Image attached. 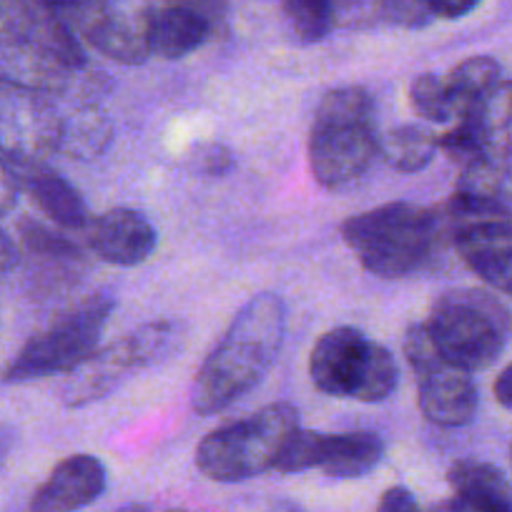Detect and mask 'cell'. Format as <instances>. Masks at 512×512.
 Listing matches in <instances>:
<instances>
[{
    "label": "cell",
    "mask_w": 512,
    "mask_h": 512,
    "mask_svg": "<svg viewBox=\"0 0 512 512\" xmlns=\"http://www.w3.org/2000/svg\"><path fill=\"white\" fill-rule=\"evenodd\" d=\"M209 31V21L199 11L186 6H169L149 13L146 43L154 56L179 61L204 46Z\"/></svg>",
    "instance_id": "15"
},
{
    "label": "cell",
    "mask_w": 512,
    "mask_h": 512,
    "mask_svg": "<svg viewBox=\"0 0 512 512\" xmlns=\"http://www.w3.org/2000/svg\"><path fill=\"white\" fill-rule=\"evenodd\" d=\"M18 259H21V254H18V246L13 244V239L6 234V231L0 229V274H6V272H11V269H16Z\"/></svg>",
    "instance_id": "32"
},
{
    "label": "cell",
    "mask_w": 512,
    "mask_h": 512,
    "mask_svg": "<svg viewBox=\"0 0 512 512\" xmlns=\"http://www.w3.org/2000/svg\"><path fill=\"white\" fill-rule=\"evenodd\" d=\"M492 395H495L497 405L505 407L507 412H512V362L497 374L495 384H492Z\"/></svg>",
    "instance_id": "31"
},
{
    "label": "cell",
    "mask_w": 512,
    "mask_h": 512,
    "mask_svg": "<svg viewBox=\"0 0 512 512\" xmlns=\"http://www.w3.org/2000/svg\"><path fill=\"white\" fill-rule=\"evenodd\" d=\"M18 199V179L6 159H0V214L13 209Z\"/></svg>",
    "instance_id": "29"
},
{
    "label": "cell",
    "mask_w": 512,
    "mask_h": 512,
    "mask_svg": "<svg viewBox=\"0 0 512 512\" xmlns=\"http://www.w3.org/2000/svg\"><path fill=\"white\" fill-rule=\"evenodd\" d=\"M294 33L304 43H317L332 31L334 0H282Z\"/></svg>",
    "instance_id": "23"
},
{
    "label": "cell",
    "mask_w": 512,
    "mask_h": 512,
    "mask_svg": "<svg viewBox=\"0 0 512 512\" xmlns=\"http://www.w3.org/2000/svg\"><path fill=\"white\" fill-rule=\"evenodd\" d=\"M445 229V211L392 201L349 216L342 224V239L364 272L382 279H405L432 262Z\"/></svg>",
    "instance_id": "2"
},
{
    "label": "cell",
    "mask_w": 512,
    "mask_h": 512,
    "mask_svg": "<svg viewBox=\"0 0 512 512\" xmlns=\"http://www.w3.org/2000/svg\"><path fill=\"white\" fill-rule=\"evenodd\" d=\"M23 186L31 194L33 204L63 229H86L91 224L88 206L76 186L63 179L56 171L41 169V166H26Z\"/></svg>",
    "instance_id": "16"
},
{
    "label": "cell",
    "mask_w": 512,
    "mask_h": 512,
    "mask_svg": "<svg viewBox=\"0 0 512 512\" xmlns=\"http://www.w3.org/2000/svg\"><path fill=\"white\" fill-rule=\"evenodd\" d=\"M510 462H512V445H510Z\"/></svg>",
    "instance_id": "38"
},
{
    "label": "cell",
    "mask_w": 512,
    "mask_h": 512,
    "mask_svg": "<svg viewBox=\"0 0 512 512\" xmlns=\"http://www.w3.org/2000/svg\"><path fill=\"white\" fill-rule=\"evenodd\" d=\"M485 131L490 154L510 156L512 151V81H500L475 106Z\"/></svg>",
    "instance_id": "21"
},
{
    "label": "cell",
    "mask_w": 512,
    "mask_h": 512,
    "mask_svg": "<svg viewBox=\"0 0 512 512\" xmlns=\"http://www.w3.org/2000/svg\"><path fill=\"white\" fill-rule=\"evenodd\" d=\"M452 492L462 500L477 502V505L497 507V510H512V485L502 470L490 462L460 460L447 472Z\"/></svg>",
    "instance_id": "18"
},
{
    "label": "cell",
    "mask_w": 512,
    "mask_h": 512,
    "mask_svg": "<svg viewBox=\"0 0 512 512\" xmlns=\"http://www.w3.org/2000/svg\"><path fill=\"white\" fill-rule=\"evenodd\" d=\"M382 16L402 28H425L435 21L427 0H382Z\"/></svg>",
    "instance_id": "25"
},
{
    "label": "cell",
    "mask_w": 512,
    "mask_h": 512,
    "mask_svg": "<svg viewBox=\"0 0 512 512\" xmlns=\"http://www.w3.org/2000/svg\"><path fill=\"white\" fill-rule=\"evenodd\" d=\"M445 83L455 98L457 108H460L462 118L500 83V63L490 56H472L457 68H452Z\"/></svg>",
    "instance_id": "20"
},
{
    "label": "cell",
    "mask_w": 512,
    "mask_h": 512,
    "mask_svg": "<svg viewBox=\"0 0 512 512\" xmlns=\"http://www.w3.org/2000/svg\"><path fill=\"white\" fill-rule=\"evenodd\" d=\"M159 244L154 224L136 209H108L91 224V246L113 267H139Z\"/></svg>",
    "instance_id": "13"
},
{
    "label": "cell",
    "mask_w": 512,
    "mask_h": 512,
    "mask_svg": "<svg viewBox=\"0 0 512 512\" xmlns=\"http://www.w3.org/2000/svg\"><path fill=\"white\" fill-rule=\"evenodd\" d=\"M319 450H322V432L297 427V430L289 435V440L284 442L274 470L282 472V475L314 470V467L319 465Z\"/></svg>",
    "instance_id": "24"
},
{
    "label": "cell",
    "mask_w": 512,
    "mask_h": 512,
    "mask_svg": "<svg viewBox=\"0 0 512 512\" xmlns=\"http://www.w3.org/2000/svg\"><path fill=\"white\" fill-rule=\"evenodd\" d=\"M21 234H23V241H26V246H31V249L38 251V254L68 256V259H71V256H78V249L71 244V241L53 234L51 229L41 226L38 221H23Z\"/></svg>",
    "instance_id": "26"
},
{
    "label": "cell",
    "mask_w": 512,
    "mask_h": 512,
    "mask_svg": "<svg viewBox=\"0 0 512 512\" xmlns=\"http://www.w3.org/2000/svg\"><path fill=\"white\" fill-rule=\"evenodd\" d=\"M482 0H427L432 16L445 18V21H457V18H465L467 13L475 11Z\"/></svg>",
    "instance_id": "28"
},
{
    "label": "cell",
    "mask_w": 512,
    "mask_h": 512,
    "mask_svg": "<svg viewBox=\"0 0 512 512\" xmlns=\"http://www.w3.org/2000/svg\"><path fill=\"white\" fill-rule=\"evenodd\" d=\"M113 299L96 294L71 312L48 324L43 332L33 334L16 357L3 369V379L11 384L33 382L53 374L76 372L83 362L98 352L103 329L113 312Z\"/></svg>",
    "instance_id": "7"
},
{
    "label": "cell",
    "mask_w": 512,
    "mask_h": 512,
    "mask_svg": "<svg viewBox=\"0 0 512 512\" xmlns=\"http://www.w3.org/2000/svg\"><path fill=\"white\" fill-rule=\"evenodd\" d=\"M309 377L324 395L377 405L395 395L400 369L384 344L357 327H334L314 344Z\"/></svg>",
    "instance_id": "5"
},
{
    "label": "cell",
    "mask_w": 512,
    "mask_h": 512,
    "mask_svg": "<svg viewBox=\"0 0 512 512\" xmlns=\"http://www.w3.org/2000/svg\"><path fill=\"white\" fill-rule=\"evenodd\" d=\"M116 512H149V510H146L144 505H126V507H121V510H116Z\"/></svg>",
    "instance_id": "35"
},
{
    "label": "cell",
    "mask_w": 512,
    "mask_h": 512,
    "mask_svg": "<svg viewBox=\"0 0 512 512\" xmlns=\"http://www.w3.org/2000/svg\"><path fill=\"white\" fill-rule=\"evenodd\" d=\"M149 13L126 11L121 6H101L93 13L86 33L98 51L123 63H139L149 56L146 43Z\"/></svg>",
    "instance_id": "14"
},
{
    "label": "cell",
    "mask_w": 512,
    "mask_h": 512,
    "mask_svg": "<svg viewBox=\"0 0 512 512\" xmlns=\"http://www.w3.org/2000/svg\"><path fill=\"white\" fill-rule=\"evenodd\" d=\"M176 339H179V324L161 319V322L144 324L118 342L98 349L88 362H83L73 372L78 377L73 379L66 392L68 405L81 407L106 397L123 374L149 367L156 359L169 354L176 347Z\"/></svg>",
    "instance_id": "8"
},
{
    "label": "cell",
    "mask_w": 512,
    "mask_h": 512,
    "mask_svg": "<svg viewBox=\"0 0 512 512\" xmlns=\"http://www.w3.org/2000/svg\"><path fill=\"white\" fill-rule=\"evenodd\" d=\"M384 442L374 432H344V435H322L319 470L337 480L364 477L382 462Z\"/></svg>",
    "instance_id": "17"
},
{
    "label": "cell",
    "mask_w": 512,
    "mask_h": 512,
    "mask_svg": "<svg viewBox=\"0 0 512 512\" xmlns=\"http://www.w3.org/2000/svg\"><path fill=\"white\" fill-rule=\"evenodd\" d=\"M287 334V304L279 294H254L234 314L194 382V410L216 415L249 395L272 372Z\"/></svg>",
    "instance_id": "1"
},
{
    "label": "cell",
    "mask_w": 512,
    "mask_h": 512,
    "mask_svg": "<svg viewBox=\"0 0 512 512\" xmlns=\"http://www.w3.org/2000/svg\"><path fill=\"white\" fill-rule=\"evenodd\" d=\"M299 427L297 407L274 402L244 420L209 432L196 447V465L214 482H244L274 470L284 442Z\"/></svg>",
    "instance_id": "6"
},
{
    "label": "cell",
    "mask_w": 512,
    "mask_h": 512,
    "mask_svg": "<svg viewBox=\"0 0 512 512\" xmlns=\"http://www.w3.org/2000/svg\"><path fill=\"white\" fill-rule=\"evenodd\" d=\"M61 126L23 86H0V159L31 166L38 154L58 146Z\"/></svg>",
    "instance_id": "9"
},
{
    "label": "cell",
    "mask_w": 512,
    "mask_h": 512,
    "mask_svg": "<svg viewBox=\"0 0 512 512\" xmlns=\"http://www.w3.org/2000/svg\"><path fill=\"white\" fill-rule=\"evenodd\" d=\"M11 445H13V435L6 430V427H0V462L6 460V455H8V450H11Z\"/></svg>",
    "instance_id": "33"
},
{
    "label": "cell",
    "mask_w": 512,
    "mask_h": 512,
    "mask_svg": "<svg viewBox=\"0 0 512 512\" xmlns=\"http://www.w3.org/2000/svg\"><path fill=\"white\" fill-rule=\"evenodd\" d=\"M422 324L440 357L470 374L495 364L512 332L510 312L480 289L445 292Z\"/></svg>",
    "instance_id": "4"
},
{
    "label": "cell",
    "mask_w": 512,
    "mask_h": 512,
    "mask_svg": "<svg viewBox=\"0 0 512 512\" xmlns=\"http://www.w3.org/2000/svg\"><path fill=\"white\" fill-rule=\"evenodd\" d=\"M420 382V410L437 427H465L475 420L480 392L470 372L440 354L415 369Z\"/></svg>",
    "instance_id": "10"
},
{
    "label": "cell",
    "mask_w": 512,
    "mask_h": 512,
    "mask_svg": "<svg viewBox=\"0 0 512 512\" xmlns=\"http://www.w3.org/2000/svg\"><path fill=\"white\" fill-rule=\"evenodd\" d=\"M430 512H512V510H497V507H487V505H477V502L462 500V497L452 495L450 500H442L432 507Z\"/></svg>",
    "instance_id": "30"
},
{
    "label": "cell",
    "mask_w": 512,
    "mask_h": 512,
    "mask_svg": "<svg viewBox=\"0 0 512 512\" xmlns=\"http://www.w3.org/2000/svg\"><path fill=\"white\" fill-rule=\"evenodd\" d=\"M437 136L427 128L407 123L379 136V159L402 174L422 171L437 154Z\"/></svg>",
    "instance_id": "19"
},
{
    "label": "cell",
    "mask_w": 512,
    "mask_h": 512,
    "mask_svg": "<svg viewBox=\"0 0 512 512\" xmlns=\"http://www.w3.org/2000/svg\"><path fill=\"white\" fill-rule=\"evenodd\" d=\"M106 467L93 455H71L33 492L31 512H78L106 492Z\"/></svg>",
    "instance_id": "12"
},
{
    "label": "cell",
    "mask_w": 512,
    "mask_h": 512,
    "mask_svg": "<svg viewBox=\"0 0 512 512\" xmlns=\"http://www.w3.org/2000/svg\"><path fill=\"white\" fill-rule=\"evenodd\" d=\"M41 3L48 8H71V6H81L83 0H41Z\"/></svg>",
    "instance_id": "34"
},
{
    "label": "cell",
    "mask_w": 512,
    "mask_h": 512,
    "mask_svg": "<svg viewBox=\"0 0 512 512\" xmlns=\"http://www.w3.org/2000/svg\"><path fill=\"white\" fill-rule=\"evenodd\" d=\"M269 512H299V510L294 505H279V507H274V510H269Z\"/></svg>",
    "instance_id": "36"
},
{
    "label": "cell",
    "mask_w": 512,
    "mask_h": 512,
    "mask_svg": "<svg viewBox=\"0 0 512 512\" xmlns=\"http://www.w3.org/2000/svg\"><path fill=\"white\" fill-rule=\"evenodd\" d=\"M166 512H189V510H184V507H171V510H166Z\"/></svg>",
    "instance_id": "37"
},
{
    "label": "cell",
    "mask_w": 512,
    "mask_h": 512,
    "mask_svg": "<svg viewBox=\"0 0 512 512\" xmlns=\"http://www.w3.org/2000/svg\"><path fill=\"white\" fill-rule=\"evenodd\" d=\"M374 512H422V510H420V502H417V497L412 495L407 487L395 485L384 492L382 497H379V505Z\"/></svg>",
    "instance_id": "27"
},
{
    "label": "cell",
    "mask_w": 512,
    "mask_h": 512,
    "mask_svg": "<svg viewBox=\"0 0 512 512\" xmlns=\"http://www.w3.org/2000/svg\"><path fill=\"white\" fill-rule=\"evenodd\" d=\"M462 262L495 292L512 297V221L510 216L472 221L452 231Z\"/></svg>",
    "instance_id": "11"
},
{
    "label": "cell",
    "mask_w": 512,
    "mask_h": 512,
    "mask_svg": "<svg viewBox=\"0 0 512 512\" xmlns=\"http://www.w3.org/2000/svg\"><path fill=\"white\" fill-rule=\"evenodd\" d=\"M410 103L425 121L455 123L460 118V108H457L445 78L435 76V73H422L412 81Z\"/></svg>",
    "instance_id": "22"
},
{
    "label": "cell",
    "mask_w": 512,
    "mask_h": 512,
    "mask_svg": "<svg viewBox=\"0 0 512 512\" xmlns=\"http://www.w3.org/2000/svg\"><path fill=\"white\" fill-rule=\"evenodd\" d=\"M379 156L374 98L362 86L324 93L309 128V166L324 189H342L369 171Z\"/></svg>",
    "instance_id": "3"
}]
</instances>
